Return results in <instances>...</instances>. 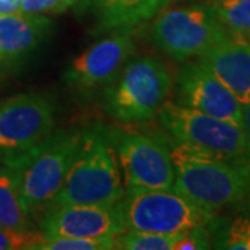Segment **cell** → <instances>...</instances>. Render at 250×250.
<instances>
[{"label": "cell", "instance_id": "6da1fadb", "mask_svg": "<svg viewBox=\"0 0 250 250\" xmlns=\"http://www.w3.org/2000/svg\"><path fill=\"white\" fill-rule=\"evenodd\" d=\"M175 170L172 189L213 213L250 199V159H232L168 136Z\"/></svg>", "mask_w": 250, "mask_h": 250}, {"label": "cell", "instance_id": "7a4b0ae2", "mask_svg": "<svg viewBox=\"0 0 250 250\" xmlns=\"http://www.w3.org/2000/svg\"><path fill=\"white\" fill-rule=\"evenodd\" d=\"M81 132L59 131L34 146L6 152L3 164L13 174L21 202L29 215L53 203L77 154Z\"/></svg>", "mask_w": 250, "mask_h": 250}, {"label": "cell", "instance_id": "3957f363", "mask_svg": "<svg viewBox=\"0 0 250 250\" xmlns=\"http://www.w3.org/2000/svg\"><path fill=\"white\" fill-rule=\"evenodd\" d=\"M124 195L123 177L107 128L96 126L81 132L77 154L50 206L116 205Z\"/></svg>", "mask_w": 250, "mask_h": 250}, {"label": "cell", "instance_id": "277c9868", "mask_svg": "<svg viewBox=\"0 0 250 250\" xmlns=\"http://www.w3.org/2000/svg\"><path fill=\"white\" fill-rule=\"evenodd\" d=\"M171 89L166 65L154 57H138L121 70L104 93V110L124 124L157 116Z\"/></svg>", "mask_w": 250, "mask_h": 250}, {"label": "cell", "instance_id": "5b68a950", "mask_svg": "<svg viewBox=\"0 0 250 250\" xmlns=\"http://www.w3.org/2000/svg\"><path fill=\"white\" fill-rule=\"evenodd\" d=\"M107 135L116 152L125 192L172 189L175 170L168 138L116 128H107Z\"/></svg>", "mask_w": 250, "mask_h": 250}, {"label": "cell", "instance_id": "8992f818", "mask_svg": "<svg viewBox=\"0 0 250 250\" xmlns=\"http://www.w3.org/2000/svg\"><path fill=\"white\" fill-rule=\"evenodd\" d=\"M235 36L205 3L164 10L152 25V41L177 62L199 57L217 43Z\"/></svg>", "mask_w": 250, "mask_h": 250}, {"label": "cell", "instance_id": "52a82bcc", "mask_svg": "<svg viewBox=\"0 0 250 250\" xmlns=\"http://www.w3.org/2000/svg\"><path fill=\"white\" fill-rule=\"evenodd\" d=\"M126 229L157 233H185L208 227L215 215L175 192L129 190L121 199Z\"/></svg>", "mask_w": 250, "mask_h": 250}, {"label": "cell", "instance_id": "ba28073f", "mask_svg": "<svg viewBox=\"0 0 250 250\" xmlns=\"http://www.w3.org/2000/svg\"><path fill=\"white\" fill-rule=\"evenodd\" d=\"M159 123L171 139L232 159H250L241 126L178 103L164 102Z\"/></svg>", "mask_w": 250, "mask_h": 250}, {"label": "cell", "instance_id": "9c48e42d", "mask_svg": "<svg viewBox=\"0 0 250 250\" xmlns=\"http://www.w3.org/2000/svg\"><path fill=\"white\" fill-rule=\"evenodd\" d=\"M56 104L45 93H21L0 103V150L18 152L52 134Z\"/></svg>", "mask_w": 250, "mask_h": 250}, {"label": "cell", "instance_id": "30bf717a", "mask_svg": "<svg viewBox=\"0 0 250 250\" xmlns=\"http://www.w3.org/2000/svg\"><path fill=\"white\" fill-rule=\"evenodd\" d=\"M134 50L132 29L120 28L118 32L103 38L74 59L64 80L80 92L102 88L116 80Z\"/></svg>", "mask_w": 250, "mask_h": 250}, {"label": "cell", "instance_id": "8fae6325", "mask_svg": "<svg viewBox=\"0 0 250 250\" xmlns=\"http://www.w3.org/2000/svg\"><path fill=\"white\" fill-rule=\"evenodd\" d=\"M120 202L116 205L50 206L42 213L39 231L45 238H98L117 235L126 229Z\"/></svg>", "mask_w": 250, "mask_h": 250}, {"label": "cell", "instance_id": "7c38bea8", "mask_svg": "<svg viewBox=\"0 0 250 250\" xmlns=\"http://www.w3.org/2000/svg\"><path fill=\"white\" fill-rule=\"evenodd\" d=\"M177 103L242 128V104L202 62H185L175 81Z\"/></svg>", "mask_w": 250, "mask_h": 250}, {"label": "cell", "instance_id": "4fadbf2b", "mask_svg": "<svg viewBox=\"0 0 250 250\" xmlns=\"http://www.w3.org/2000/svg\"><path fill=\"white\" fill-rule=\"evenodd\" d=\"M217 80L239 100L250 102V43L242 36H231L199 56Z\"/></svg>", "mask_w": 250, "mask_h": 250}, {"label": "cell", "instance_id": "5bb4252c", "mask_svg": "<svg viewBox=\"0 0 250 250\" xmlns=\"http://www.w3.org/2000/svg\"><path fill=\"white\" fill-rule=\"evenodd\" d=\"M53 22L42 14H0V59L10 67L31 57L52 34Z\"/></svg>", "mask_w": 250, "mask_h": 250}, {"label": "cell", "instance_id": "9a60e30c", "mask_svg": "<svg viewBox=\"0 0 250 250\" xmlns=\"http://www.w3.org/2000/svg\"><path fill=\"white\" fill-rule=\"evenodd\" d=\"M172 0H92L98 24L104 29L131 28L147 21Z\"/></svg>", "mask_w": 250, "mask_h": 250}, {"label": "cell", "instance_id": "2e32d148", "mask_svg": "<svg viewBox=\"0 0 250 250\" xmlns=\"http://www.w3.org/2000/svg\"><path fill=\"white\" fill-rule=\"evenodd\" d=\"M29 217L13 174L6 167L0 168V228L28 231L31 229Z\"/></svg>", "mask_w": 250, "mask_h": 250}, {"label": "cell", "instance_id": "e0dca14e", "mask_svg": "<svg viewBox=\"0 0 250 250\" xmlns=\"http://www.w3.org/2000/svg\"><path fill=\"white\" fill-rule=\"evenodd\" d=\"M211 243L220 249L250 250V217L241 215L232 221L215 217L207 227Z\"/></svg>", "mask_w": 250, "mask_h": 250}, {"label": "cell", "instance_id": "ac0fdd59", "mask_svg": "<svg viewBox=\"0 0 250 250\" xmlns=\"http://www.w3.org/2000/svg\"><path fill=\"white\" fill-rule=\"evenodd\" d=\"M210 6L235 36L246 39L250 34V0H200Z\"/></svg>", "mask_w": 250, "mask_h": 250}, {"label": "cell", "instance_id": "d6986e66", "mask_svg": "<svg viewBox=\"0 0 250 250\" xmlns=\"http://www.w3.org/2000/svg\"><path fill=\"white\" fill-rule=\"evenodd\" d=\"M182 233H157L124 229L117 233L114 249L125 250H172L175 241Z\"/></svg>", "mask_w": 250, "mask_h": 250}, {"label": "cell", "instance_id": "ffe728a7", "mask_svg": "<svg viewBox=\"0 0 250 250\" xmlns=\"http://www.w3.org/2000/svg\"><path fill=\"white\" fill-rule=\"evenodd\" d=\"M116 235L98 238H45L36 245L35 250H110L114 249Z\"/></svg>", "mask_w": 250, "mask_h": 250}, {"label": "cell", "instance_id": "44dd1931", "mask_svg": "<svg viewBox=\"0 0 250 250\" xmlns=\"http://www.w3.org/2000/svg\"><path fill=\"white\" fill-rule=\"evenodd\" d=\"M42 236L41 231H14L0 228V250H35Z\"/></svg>", "mask_w": 250, "mask_h": 250}, {"label": "cell", "instance_id": "7402d4cb", "mask_svg": "<svg viewBox=\"0 0 250 250\" xmlns=\"http://www.w3.org/2000/svg\"><path fill=\"white\" fill-rule=\"evenodd\" d=\"M80 0H20V11L28 14H62Z\"/></svg>", "mask_w": 250, "mask_h": 250}, {"label": "cell", "instance_id": "603a6c76", "mask_svg": "<svg viewBox=\"0 0 250 250\" xmlns=\"http://www.w3.org/2000/svg\"><path fill=\"white\" fill-rule=\"evenodd\" d=\"M211 236L207 227H197L182 233L175 241L172 250H200L211 249Z\"/></svg>", "mask_w": 250, "mask_h": 250}, {"label": "cell", "instance_id": "cb8c5ba5", "mask_svg": "<svg viewBox=\"0 0 250 250\" xmlns=\"http://www.w3.org/2000/svg\"><path fill=\"white\" fill-rule=\"evenodd\" d=\"M242 131L245 135L248 152L250 154V102L248 104H242Z\"/></svg>", "mask_w": 250, "mask_h": 250}, {"label": "cell", "instance_id": "d4e9b609", "mask_svg": "<svg viewBox=\"0 0 250 250\" xmlns=\"http://www.w3.org/2000/svg\"><path fill=\"white\" fill-rule=\"evenodd\" d=\"M20 11V0H0V14H11Z\"/></svg>", "mask_w": 250, "mask_h": 250}, {"label": "cell", "instance_id": "484cf974", "mask_svg": "<svg viewBox=\"0 0 250 250\" xmlns=\"http://www.w3.org/2000/svg\"><path fill=\"white\" fill-rule=\"evenodd\" d=\"M7 67H10L9 64H7L6 62H3V60L0 59V77L4 74V71H6V68H7Z\"/></svg>", "mask_w": 250, "mask_h": 250}, {"label": "cell", "instance_id": "4316f807", "mask_svg": "<svg viewBox=\"0 0 250 250\" xmlns=\"http://www.w3.org/2000/svg\"><path fill=\"white\" fill-rule=\"evenodd\" d=\"M246 41H248V42H249V43H250V34L248 36H246Z\"/></svg>", "mask_w": 250, "mask_h": 250}]
</instances>
